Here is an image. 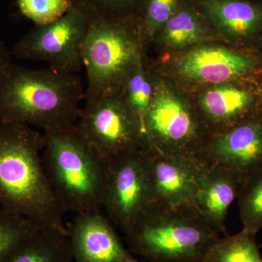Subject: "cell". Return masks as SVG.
Instances as JSON below:
<instances>
[{
  "mask_svg": "<svg viewBox=\"0 0 262 262\" xmlns=\"http://www.w3.org/2000/svg\"><path fill=\"white\" fill-rule=\"evenodd\" d=\"M256 234L243 229L234 235H225L210 248L203 262H262Z\"/></svg>",
  "mask_w": 262,
  "mask_h": 262,
  "instance_id": "ffe728a7",
  "label": "cell"
},
{
  "mask_svg": "<svg viewBox=\"0 0 262 262\" xmlns=\"http://www.w3.org/2000/svg\"><path fill=\"white\" fill-rule=\"evenodd\" d=\"M84 98L77 74L11 63L0 76V121H20L54 134L75 126Z\"/></svg>",
  "mask_w": 262,
  "mask_h": 262,
  "instance_id": "7a4b0ae2",
  "label": "cell"
},
{
  "mask_svg": "<svg viewBox=\"0 0 262 262\" xmlns=\"http://www.w3.org/2000/svg\"><path fill=\"white\" fill-rule=\"evenodd\" d=\"M152 150L136 148L120 151L105 160L102 208L112 223L123 231L152 203L150 160Z\"/></svg>",
  "mask_w": 262,
  "mask_h": 262,
  "instance_id": "9c48e42d",
  "label": "cell"
},
{
  "mask_svg": "<svg viewBox=\"0 0 262 262\" xmlns=\"http://www.w3.org/2000/svg\"><path fill=\"white\" fill-rule=\"evenodd\" d=\"M188 94L212 135L262 116V78L229 81Z\"/></svg>",
  "mask_w": 262,
  "mask_h": 262,
  "instance_id": "8fae6325",
  "label": "cell"
},
{
  "mask_svg": "<svg viewBox=\"0 0 262 262\" xmlns=\"http://www.w3.org/2000/svg\"><path fill=\"white\" fill-rule=\"evenodd\" d=\"M221 42L255 49L262 37V3L254 0H192Z\"/></svg>",
  "mask_w": 262,
  "mask_h": 262,
  "instance_id": "7c38bea8",
  "label": "cell"
},
{
  "mask_svg": "<svg viewBox=\"0 0 262 262\" xmlns=\"http://www.w3.org/2000/svg\"><path fill=\"white\" fill-rule=\"evenodd\" d=\"M152 99L144 122L146 147L163 155L196 158L212 136L192 98L150 63Z\"/></svg>",
  "mask_w": 262,
  "mask_h": 262,
  "instance_id": "5b68a950",
  "label": "cell"
},
{
  "mask_svg": "<svg viewBox=\"0 0 262 262\" xmlns=\"http://www.w3.org/2000/svg\"><path fill=\"white\" fill-rule=\"evenodd\" d=\"M13 57L11 51L8 49L3 41L0 40V76L12 63Z\"/></svg>",
  "mask_w": 262,
  "mask_h": 262,
  "instance_id": "484cf974",
  "label": "cell"
},
{
  "mask_svg": "<svg viewBox=\"0 0 262 262\" xmlns=\"http://www.w3.org/2000/svg\"><path fill=\"white\" fill-rule=\"evenodd\" d=\"M74 3L75 0H17L21 14L35 26L56 21L72 8Z\"/></svg>",
  "mask_w": 262,
  "mask_h": 262,
  "instance_id": "cb8c5ba5",
  "label": "cell"
},
{
  "mask_svg": "<svg viewBox=\"0 0 262 262\" xmlns=\"http://www.w3.org/2000/svg\"><path fill=\"white\" fill-rule=\"evenodd\" d=\"M254 1L258 2V3H262V0H254Z\"/></svg>",
  "mask_w": 262,
  "mask_h": 262,
  "instance_id": "83f0119b",
  "label": "cell"
},
{
  "mask_svg": "<svg viewBox=\"0 0 262 262\" xmlns=\"http://www.w3.org/2000/svg\"><path fill=\"white\" fill-rule=\"evenodd\" d=\"M196 159L199 175L194 208L212 228L227 235L226 219L237 199L244 177L220 164Z\"/></svg>",
  "mask_w": 262,
  "mask_h": 262,
  "instance_id": "2e32d148",
  "label": "cell"
},
{
  "mask_svg": "<svg viewBox=\"0 0 262 262\" xmlns=\"http://www.w3.org/2000/svg\"><path fill=\"white\" fill-rule=\"evenodd\" d=\"M120 91L128 107L140 120L144 130V120L149 111L153 95L147 53L143 55L135 68L127 76Z\"/></svg>",
  "mask_w": 262,
  "mask_h": 262,
  "instance_id": "d6986e66",
  "label": "cell"
},
{
  "mask_svg": "<svg viewBox=\"0 0 262 262\" xmlns=\"http://www.w3.org/2000/svg\"><path fill=\"white\" fill-rule=\"evenodd\" d=\"M91 13L85 0H75L63 16L35 26L11 50L19 60L47 62L55 70L78 73L83 67L82 49Z\"/></svg>",
  "mask_w": 262,
  "mask_h": 262,
  "instance_id": "ba28073f",
  "label": "cell"
},
{
  "mask_svg": "<svg viewBox=\"0 0 262 262\" xmlns=\"http://www.w3.org/2000/svg\"><path fill=\"white\" fill-rule=\"evenodd\" d=\"M7 262H74L67 236L39 231Z\"/></svg>",
  "mask_w": 262,
  "mask_h": 262,
  "instance_id": "ac0fdd59",
  "label": "cell"
},
{
  "mask_svg": "<svg viewBox=\"0 0 262 262\" xmlns=\"http://www.w3.org/2000/svg\"><path fill=\"white\" fill-rule=\"evenodd\" d=\"M45 134L20 121H0V205L42 232L67 236L66 211L43 167Z\"/></svg>",
  "mask_w": 262,
  "mask_h": 262,
  "instance_id": "6da1fadb",
  "label": "cell"
},
{
  "mask_svg": "<svg viewBox=\"0 0 262 262\" xmlns=\"http://www.w3.org/2000/svg\"><path fill=\"white\" fill-rule=\"evenodd\" d=\"M40 229L25 217L0 208V262H7L20 246Z\"/></svg>",
  "mask_w": 262,
  "mask_h": 262,
  "instance_id": "7402d4cb",
  "label": "cell"
},
{
  "mask_svg": "<svg viewBox=\"0 0 262 262\" xmlns=\"http://www.w3.org/2000/svg\"><path fill=\"white\" fill-rule=\"evenodd\" d=\"M184 0H145L139 18L141 39L147 53L150 45L160 29Z\"/></svg>",
  "mask_w": 262,
  "mask_h": 262,
  "instance_id": "603a6c76",
  "label": "cell"
},
{
  "mask_svg": "<svg viewBox=\"0 0 262 262\" xmlns=\"http://www.w3.org/2000/svg\"><path fill=\"white\" fill-rule=\"evenodd\" d=\"M42 151L45 172L67 212L77 214L101 212L106 163L76 125L45 134Z\"/></svg>",
  "mask_w": 262,
  "mask_h": 262,
  "instance_id": "277c9868",
  "label": "cell"
},
{
  "mask_svg": "<svg viewBox=\"0 0 262 262\" xmlns=\"http://www.w3.org/2000/svg\"><path fill=\"white\" fill-rule=\"evenodd\" d=\"M149 172L152 203L194 208L199 175L196 158L152 151Z\"/></svg>",
  "mask_w": 262,
  "mask_h": 262,
  "instance_id": "9a60e30c",
  "label": "cell"
},
{
  "mask_svg": "<svg viewBox=\"0 0 262 262\" xmlns=\"http://www.w3.org/2000/svg\"><path fill=\"white\" fill-rule=\"evenodd\" d=\"M211 42H221L211 24L192 0H184L155 36L150 48L154 47L159 55Z\"/></svg>",
  "mask_w": 262,
  "mask_h": 262,
  "instance_id": "e0dca14e",
  "label": "cell"
},
{
  "mask_svg": "<svg viewBox=\"0 0 262 262\" xmlns=\"http://www.w3.org/2000/svg\"><path fill=\"white\" fill-rule=\"evenodd\" d=\"M91 14L106 20L138 18L145 0H85Z\"/></svg>",
  "mask_w": 262,
  "mask_h": 262,
  "instance_id": "d4e9b609",
  "label": "cell"
},
{
  "mask_svg": "<svg viewBox=\"0 0 262 262\" xmlns=\"http://www.w3.org/2000/svg\"><path fill=\"white\" fill-rule=\"evenodd\" d=\"M145 53L139 18L106 20L91 14L82 49L86 103L120 91Z\"/></svg>",
  "mask_w": 262,
  "mask_h": 262,
  "instance_id": "8992f818",
  "label": "cell"
},
{
  "mask_svg": "<svg viewBox=\"0 0 262 262\" xmlns=\"http://www.w3.org/2000/svg\"><path fill=\"white\" fill-rule=\"evenodd\" d=\"M255 49L256 50L260 53V55L262 56V37L260 40L258 41L257 45H256V48Z\"/></svg>",
  "mask_w": 262,
  "mask_h": 262,
  "instance_id": "4316f807",
  "label": "cell"
},
{
  "mask_svg": "<svg viewBox=\"0 0 262 262\" xmlns=\"http://www.w3.org/2000/svg\"><path fill=\"white\" fill-rule=\"evenodd\" d=\"M75 125L105 160L125 150L146 147L140 120L120 91L86 103Z\"/></svg>",
  "mask_w": 262,
  "mask_h": 262,
  "instance_id": "30bf717a",
  "label": "cell"
},
{
  "mask_svg": "<svg viewBox=\"0 0 262 262\" xmlns=\"http://www.w3.org/2000/svg\"><path fill=\"white\" fill-rule=\"evenodd\" d=\"M74 262H139L101 212L77 214L67 226Z\"/></svg>",
  "mask_w": 262,
  "mask_h": 262,
  "instance_id": "5bb4252c",
  "label": "cell"
},
{
  "mask_svg": "<svg viewBox=\"0 0 262 262\" xmlns=\"http://www.w3.org/2000/svg\"><path fill=\"white\" fill-rule=\"evenodd\" d=\"M149 59L187 93L229 81L262 78V56L256 49H239L222 42L203 43Z\"/></svg>",
  "mask_w": 262,
  "mask_h": 262,
  "instance_id": "52a82bcc",
  "label": "cell"
},
{
  "mask_svg": "<svg viewBox=\"0 0 262 262\" xmlns=\"http://www.w3.org/2000/svg\"><path fill=\"white\" fill-rule=\"evenodd\" d=\"M133 253L149 262H203L220 233L192 207L150 203L125 232Z\"/></svg>",
  "mask_w": 262,
  "mask_h": 262,
  "instance_id": "3957f363",
  "label": "cell"
},
{
  "mask_svg": "<svg viewBox=\"0 0 262 262\" xmlns=\"http://www.w3.org/2000/svg\"><path fill=\"white\" fill-rule=\"evenodd\" d=\"M196 158L223 165L244 179L262 168V116L212 135Z\"/></svg>",
  "mask_w": 262,
  "mask_h": 262,
  "instance_id": "4fadbf2b",
  "label": "cell"
},
{
  "mask_svg": "<svg viewBox=\"0 0 262 262\" xmlns=\"http://www.w3.org/2000/svg\"><path fill=\"white\" fill-rule=\"evenodd\" d=\"M237 201L243 229L256 235L262 229V168L245 177Z\"/></svg>",
  "mask_w": 262,
  "mask_h": 262,
  "instance_id": "44dd1931",
  "label": "cell"
}]
</instances>
